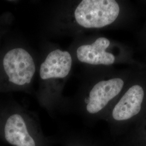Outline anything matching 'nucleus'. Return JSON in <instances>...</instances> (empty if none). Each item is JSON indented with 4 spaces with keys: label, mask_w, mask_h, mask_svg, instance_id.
<instances>
[{
    "label": "nucleus",
    "mask_w": 146,
    "mask_h": 146,
    "mask_svg": "<svg viewBox=\"0 0 146 146\" xmlns=\"http://www.w3.org/2000/svg\"><path fill=\"white\" fill-rule=\"evenodd\" d=\"M145 146H146V145H145Z\"/></svg>",
    "instance_id": "nucleus-10"
},
{
    "label": "nucleus",
    "mask_w": 146,
    "mask_h": 146,
    "mask_svg": "<svg viewBox=\"0 0 146 146\" xmlns=\"http://www.w3.org/2000/svg\"><path fill=\"white\" fill-rule=\"evenodd\" d=\"M142 68H115L106 78L94 84L85 98L86 110L90 115H96L110 110L134 77L137 70Z\"/></svg>",
    "instance_id": "nucleus-4"
},
{
    "label": "nucleus",
    "mask_w": 146,
    "mask_h": 146,
    "mask_svg": "<svg viewBox=\"0 0 146 146\" xmlns=\"http://www.w3.org/2000/svg\"><path fill=\"white\" fill-rule=\"evenodd\" d=\"M76 56L81 62L93 66L112 68L125 64L129 67L146 68L145 64L134 58L130 47L106 37H99L91 43L79 46Z\"/></svg>",
    "instance_id": "nucleus-3"
},
{
    "label": "nucleus",
    "mask_w": 146,
    "mask_h": 146,
    "mask_svg": "<svg viewBox=\"0 0 146 146\" xmlns=\"http://www.w3.org/2000/svg\"><path fill=\"white\" fill-rule=\"evenodd\" d=\"M3 67L9 81L17 85L31 82L35 72V66L31 55L23 49L9 51L3 58Z\"/></svg>",
    "instance_id": "nucleus-5"
},
{
    "label": "nucleus",
    "mask_w": 146,
    "mask_h": 146,
    "mask_svg": "<svg viewBox=\"0 0 146 146\" xmlns=\"http://www.w3.org/2000/svg\"><path fill=\"white\" fill-rule=\"evenodd\" d=\"M146 114V68L139 69L108 112L115 127L139 122Z\"/></svg>",
    "instance_id": "nucleus-2"
},
{
    "label": "nucleus",
    "mask_w": 146,
    "mask_h": 146,
    "mask_svg": "<svg viewBox=\"0 0 146 146\" xmlns=\"http://www.w3.org/2000/svg\"><path fill=\"white\" fill-rule=\"evenodd\" d=\"M139 122L141 123L143 132H145L144 135L146 136L145 138L146 139V114L143 117V118Z\"/></svg>",
    "instance_id": "nucleus-9"
},
{
    "label": "nucleus",
    "mask_w": 146,
    "mask_h": 146,
    "mask_svg": "<svg viewBox=\"0 0 146 146\" xmlns=\"http://www.w3.org/2000/svg\"><path fill=\"white\" fill-rule=\"evenodd\" d=\"M5 135L6 140L13 146H36L20 115L14 114L8 118L5 127Z\"/></svg>",
    "instance_id": "nucleus-7"
},
{
    "label": "nucleus",
    "mask_w": 146,
    "mask_h": 146,
    "mask_svg": "<svg viewBox=\"0 0 146 146\" xmlns=\"http://www.w3.org/2000/svg\"><path fill=\"white\" fill-rule=\"evenodd\" d=\"M139 42L142 50L146 54V21L139 34Z\"/></svg>",
    "instance_id": "nucleus-8"
},
{
    "label": "nucleus",
    "mask_w": 146,
    "mask_h": 146,
    "mask_svg": "<svg viewBox=\"0 0 146 146\" xmlns=\"http://www.w3.org/2000/svg\"><path fill=\"white\" fill-rule=\"evenodd\" d=\"M132 16L128 3L120 0H82L74 11L77 23L86 29L116 28L125 24Z\"/></svg>",
    "instance_id": "nucleus-1"
},
{
    "label": "nucleus",
    "mask_w": 146,
    "mask_h": 146,
    "mask_svg": "<svg viewBox=\"0 0 146 146\" xmlns=\"http://www.w3.org/2000/svg\"><path fill=\"white\" fill-rule=\"evenodd\" d=\"M72 58L69 52L55 50L50 52L41 65L40 75L43 80L64 78L72 68Z\"/></svg>",
    "instance_id": "nucleus-6"
}]
</instances>
